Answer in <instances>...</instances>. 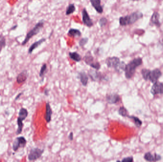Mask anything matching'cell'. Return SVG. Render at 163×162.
I'll list each match as a JSON object with an SVG mask.
<instances>
[{
	"instance_id": "cell-1",
	"label": "cell",
	"mask_w": 163,
	"mask_h": 162,
	"mask_svg": "<svg viewBox=\"0 0 163 162\" xmlns=\"http://www.w3.org/2000/svg\"><path fill=\"white\" fill-rule=\"evenodd\" d=\"M105 62L108 68H114L118 73H122L124 71L126 67V63L123 61H121L120 59L117 57H108Z\"/></svg>"
},
{
	"instance_id": "cell-2",
	"label": "cell",
	"mask_w": 163,
	"mask_h": 162,
	"mask_svg": "<svg viewBox=\"0 0 163 162\" xmlns=\"http://www.w3.org/2000/svg\"><path fill=\"white\" fill-rule=\"evenodd\" d=\"M142 63V60L140 57H137L134 59L128 64L126 65V68L124 69L125 76L127 79H130L134 76L136 69Z\"/></svg>"
},
{
	"instance_id": "cell-3",
	"label": "cell",
	"mask_w": 163,
	"mask_h": 162,
	"mask_svg": "<svg viewBox=\"0 0 163 162\" xmlns=\"http://www.w3.org/2000/svg\"><path fill=\"white\" fill-rule=\"evenodd\" d=\"M142 17V13L139 12H135L129 15L120 17L119 19V24L122 26L133 24Z\"/></svg>"
},
{
	"instance_id": "cell-4",
	"label": "cell",
	"mask_w": 163,
	"mask_h": 162,
	"mask_svg": "<svg viewBox=\"0 0 163 162\" xmlns=\"http://www.w3.org/2000/svg\"><path fill=\"white\" fill-rule=\"evenodd\" d=\"M143 77L145 81H150L153 83H156L162 75L161 71L158 69L153 70L143 69L141 71Z\"/></svg>"
},
{
	"instance_id": "cell-5",
	"label": "cell",
	"mask_w": 163,
	"mask_h": 162,
	"mask_svg": "<svg viewBox=\"0 0 163 162\" xmlns=\"http://www.w3.org/2000/svg\"><path fill=\"white\" fill-rule=\"evenodd\" d=\"M44 21L43 20L39 21V22H38L34 26V27L28 33H27L26 36H25V39L22 42V44H21L22 45L24 46L25 44L28 43V42L32 37L39 34L44 28Z\"/></svg>"
},
{
	"instance_id": "cell-6",
	"label": "cell",
	"mask_w": 163,
	"mask_h": 162,
	"mask_svg": "<svg viewBox=\"0 0 163 162\" xmlns=\"http://www.w3.org/2000/svg\"><path fill=\"white\" fill-rule=\"evenodd\" d=\"M84 61L87 65L90 66L91 68H93L94 69L96 70H99L101 68V64L100 63L97 61H95V59L91 54L87 53L85 56L83 58Z\"/></svg>"
},
{
	"instance_id": "cell-7",
	"label": "cell",
	"mask_w": 163,
	"mask_h": 162,
	"mask_svg": "<svg viewBox=\"0 0 163 162\" xmlns=\"http://www.w3.org/2000/svg\"><path fill=\"white\" fill-rule=\"evenodd\" d=\"M44 152V149H41L38 148H32L30 151L28 159L30 161H35L42 156Z\"/></svg>"
},
{
	"instance_id": "cell-8",
	"label": "cell",
	"mask_w": 163,
	"mask_h": 162,
	"mask_svg": "<svg viewBox=\"0 0 163 162\" xmlns=\"http://www.w3.org/2000/svg\"><path fill=\"white\" fill-rule=\"evenodd\" d=\"M26 144H27V140L24 136H18L16 137L13 142L12 148L14 152H16L19 149L21 148H25Z\"/></svg>"
},
{
	"instance_id": "cell-9",
	"label": "cell",
	"mask_w": 163,
	"mask_h": 162,
	"mask_svg": "<svg viewBox=\"0 0 163 162\" xmlns=\"http://www.w3.org/2000/svg\"><path fill=\"white\" fill-rule=\"evenodd\" d=\"M88 75L91 80L93 81H101L105 80V77L101 72L95 69H90L88 71Z\"/></svg>"
},
{
	"instance_id": "cell-10",
	"label": "cell",
	"mask_w": 163,
	"mask_h": 162,
	"mask_svg": "<svg viewBox=\"0 0 163 162\" xmlns=\"http://www.w3.org/2000/svg\"><path fill=\"white\" fill-rule=\"evenodd\" d=\"M82 14L83 22L85 25L89 28H91V27L93 26V22L90 18V16L88 14V12L87 11L86 9V8H84L83 9V10L82 12Z\"/></svg>"
},
{
	"instance_id": "cell-11",
	"label": "cell",
	"mask_w": 163,
	"mask_h": 162,
	"mask_svg": "<svg viewBox=\"0 0 163 162\" xmlns=\"http://www.w3.org/2000/svg\"><path fill=\"white\" fill-rule=\"evenodd\" d=\"M144 158L145 161L149 162H156L160 161L162 159V157L160 155L157 153L152 154L150 152H147L144 154Z\"/></svg>"
},
{
	"instance_id": "cell-12",
	"label": "cell",
	"mask_w": 163,
	"mask_h": 162,
	"mask_svg": "<svg viewBox=\"0 0 163 162\" xmlns=\"http://www.w3.org/2000/svg\"><path fill=\"white\" fill-rule=\"evenodd\" d=\"M151 92L153 95L163 94V83L156 82L152 87Z\"/></svg>"
},
{
	"instance_id": "cell-13",
	"label": "cell",
	"mask_w": 163,
	"mask_h": 162,
	"mask_svg": "<svg viewBox=\"0 0 163 162\" xmlns=\"http://www.w3.org/2000/svg\"><path fill=\"white\" fill-rule=\"evenodd\" d=\"M106 101L109 104H115L121 100L120 97L116 93L107 94L106 96Z\"/></svg>"
},
{
	"instance_id": "cell-14",
	"label": "cell",
	"mask_w": 163,
	"mask_h": 162,
	"mask_svg": "<svg viewBox=\"0 0 163 162\" xmlns=\"http://www.w3.org/2000/svg\"><path fill=\"white\" fill-rule=\"evenodd\" d=\"M90 2L92 6L94 8L96 12L98 14H102L103 13V8L101 5L100 0H90Z\"/></svg>"
},
{
	"instance_id": "cell-15",
	"label": "cell",
	"mask_w": 163,
	"mask_h": 162,
	"mask_svg": "<svg viewBox=\"0 0 163 162\" xmlns=\"http://www.w3.org/2000/svg\"><path fill=\"white\" fill-rule=\"evenodd\" d=\"M46 39L45 38H43L42 39L39 40V41H36L34 42V43H32L30 47H29V48L28 49V53L30 54H31L32 53V52H33L34 50L36 49L38 47L40 46L42 43H44V42L46 41Z\"/></svg>"
},
{
	"instance_id": "cell-16",
	"label": "cell",
	"mask_w": 163,
	"mask_h": 162,
	"mask_svg": "<svg viewBox=\"0 0 163 162\" xmlns=\"http://www.w3.org/2000/svg\"><path fill=\"white\" fill-rule=\"evenodd\" d=\"M78 77L82 85L84 87L86 86L88 83L89 77L86 74V72L84 71L79 72Z\"/></svg>"
},
{
	"instance_id": "cell-17",
	"label": "cell",
	"mask_w": 163,
	"mask_h": 162,
	"mask_svg": "<svg viewBox=\"0 0 163 162\" xmlns=\"http://www.w3.org/2000/svg\"><path fill=\"white\" fill-rule=\"evenodd\" d=\"M28 77V73L26 70H24L18 75L16 77V81L18 84H21L24 82L27 79Z\"/></svg>"
},
{
	"instance_id": "cell-18",
	"label": "cell",
	"mask_w": 163,
	"mask_h": 162,
	"mask_svg": "<svg viewBox=\"0 0 163 162\" xmlns=\"http://www.w3.org/2000/svg\"><path fill=\"white\" fill-rule=\"evenodd\" d=\"M52 113V110L51 108L50 105L49 103H46V111H45V116H44L46 122H50L51 121Z\"/></svg>"
},
{
	"instance_id": "cell-19",
	"label": "cell",
	"mask_w": 163,
	"mask_h": 162,
	"mask_svg": "<svg viewBox=\"0 0 163 162\" xmlns=\"http://www.w3.org/2000/svg\"><path fill=\"white\" fill-rule=\"evenodd\" d=\"M28 115V112L27 109L24 108H22L20 109L19 112V116L18 118H19L22 121H24Z\"/></svg>"
},
{
	"instance_id": "cell-20",
	"label": "cell",
	"mask_w": 163,
	"mask_h": 162,
	"mask_svg": "<svg viewBox=\"0 0 163 162\" xmlns=\"http://www.w3.org/2000/svg\"><path fill=\"white\" fill-rule=\"evenodd\" d=\"M67 35L70 37H80L82 35V33L80 30L77 29L71 28L69 30L67 33Z\"/></svg>"
},
{
	"instance_id": "cell-21",
	"label": "cell",
	"mask_w": 163,
	"mask_h": 162,
	"mask_svg": "<svg viewBox=\"0 0 163 162\" xmlns=\"http://www.w3.org/2000/svg\"><path fill=\"white\" fill-rule=\"evenodd\" d=\"M69 56L70 59L77 62H79L82 60L81 56L77 52H69Z\"/></svg>"
},
{
	"instance_id": "cell-22",
	"label": "cell",
	"mask_w": 163,
	"mask_h": 162,
	"mask_svg": "<svg viewBox=\"0 0 163 162\" xmlns=\"http://www.w3.org/2000/svg\"><path fill=\"white\" fill-rule=\"evenodd\" d=\"M159 14L157 12H155L153 14L151 17V22L153 24H155L157 26H159L160 25V22H159Z\"/></svg>"
},
{
	"instance_id": "cell-23",
	"label": "cell",
	"mask_w": 163,
	"mask_h": 162,
	"mask_svg": "<svg viewBox=\"0 0 163 162\" xmlns=\"http://www.w3.org/2000/svg\"><path fill=\"white\" fill-rule=\"evenodd\" d=\"M127 117L133 120L135 125L137 128H139L141 127V125L142 124V121L138 117L134 116H129V115Z\"/></svg>"
},
{
	"instance_id": "cell-24",
	"label": "cell",
	"mask_w": 163,
	"mask_h": 162,
	"mask_svg": "<svg viewBox=\"0 0 163 162\" xmlns=\"http://www.w3.org/2000/svg\"><path fill=\"white\" fill-rule=\"evenodd\" d=\"M75 10H76V8H75L74 4L73 3H71L68 5V6L66 8L65 15H69L75 12Z\"/></svg>"
},
{
	"instance_id": "cell-25",
	"label": "cell",
	"mask_w": 163,
	"mask_h": 162,
	"mask_svg": "<svg viewBox=\"0 0 163 162\" xmlns=\"http://www.w3.org/2000/svg\"><path fill=\"white\" fill-rule=\"evenodd\" d=\"M23 122V121L17 118V123L18 128H17V131H16V134L17 135H20L22 132L23 125H24Z\"/></svg>"
},
{
	"instance_id": "cell-26",
	"label": "cell",
	"mask_w": 163,
	"mask_h": 162,
	"mask_svg": "<svg viewBox=\"0 0 163 162\" xmlns=\"http://www.w3.org/2000/svg\"><path fill=\"white\" fill-rule=\"evenodd\" d=\"M6 45V40L5 36L2 34H0V53L3 48Z\"/></svg>"
},
{
	"instance_id": "cell-27",
	"label": "cell",
	"mask_w": 163,
	"mask_h": 162,
	"mask_svg": "<svg viewBox=\"0 0 163 162\" xmlns=\"http://www.w3.org/2000/svg\"><path fill=\"white\" fill-rule=\"evenodd\" d=\"M118 113L123 117H127L128 111L124 107H121L118 110Z\"/></svg>"
},
{
	"instance_id": "cell-28",
	"label": "cell",
	"mask_w": 163,
	"mask_h": 162,
	"mask_svg": "<svg viewBox=\"0 0 163 162\" xmlns=\"http://www.w3.org/2000/svg\"><path fill=\"white\" fill-rule=\"evenodd\" d=\"M47 65L46 64H43L41 67V69H40V72H39V77H43L45 75V74L47 72Z\"/></svg>"
},
{
	"instance_id": "cell-29",
	"label": "cell",
	"mask_w": 163,
	"mask_h": 162,
	"mask_svg": "<svg viewBox=\"0 0 163 162\" xmlns=\"http://www.w3.org/2000/svg\"><path fill=\"white\" fill-rule=\"evenodd\" d=\"M107 22L108 20L107 18L105 17H102L100 18L99 21V24L101 27H102L105 25H107Z\"/></svg>"
},
{
	"instance_id": "cell-30",
	"label": "cell",
	"mask_w": 163,
	"mask_h": 162,
	"mask_svg": "<svg viewBox=\"0 0 163 162\" xmlns=\"http://www.w3.org/2000/svg\"><path fill=\"white\" fill-rule=\"evenodd\" d=\"M89 39L88 38H82L79 41V44L80 47H83L88 42Z\"/></svg>"
},
{
	"instance_id": "cell-31",
	"label": "cell",
	"mask_w": 163,
	"mask_h": 162,
	"mask_svg": "<svg viewBox=\"0 0 163 162\" xmlns=\"http://www.w3.org/2000/svg\"><path fill=\"white\" fill-rule=\"evenodd\" d=\"M116 162H134V158L132 156L127 157L123 158L121 161L117 160Z\"/></svg>"
},
{
	"instance_id": "cell-32",
	"label": "cell",
	"mask_w": 163,
	"mask_h": 162,
	"mask_svg": "<svg viewBox=\"0 0 163 162\" xmlns=\"http://www.w3.org/2000/svg\"><path fill=\"white\" fill-rule=\"evenodd\" d=\"M68 138H69V140H71V141L73 140V132H71V133L69 134V136H68Z\"/></svg>"
},
{
	"instance_id": "cell-33",
	"label": "cell",
	"mask_w": 163,
	"mask_h": 162,
	"mask_svg": "<svg viewBox=\"0 0 163 162\" xmlns=\"http://www.w3.org/2000/svg\"><path fill=\"white\" fill-rule=\"evenodd\" d=\"M23 94V92H21V93L18 94V95L16 96V97L15 98V101H17V100L19 99V98H20V97Z\"/></svg>"
},
{
	"instance_id": "cell-34",
	"label": "cell",
	"mask_w": 163,
	"mask_h": 162,
	"mask_svg": "<svg viewBox=\"0 0 163 162\" xmlns=\"http://www.w3.org/2000/svg\"><path fill=\"white\" fill-rule=\"evenodd\" d=\"M49 91L47 89H45V90H44V93L45 95L48 96L49 95Z\"/></svg>"
},
{
	"instance_id": "cell-35",
	"label": "cell",
	"mask_w": 163,
	"mask_h": 162,
	"mask_svg": "<svg viewBox=\"0 0 163 162\" xmlns=\"http://www.w3.org/2000/svg\"><path fill=\"white\" fill-rule=\"evenodd\" d=\"M17 27V25H15V26H13V27H12V28L10 29L11 30H14Z\"/></svg>"
}]
</instances>
